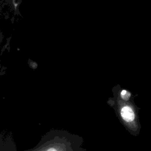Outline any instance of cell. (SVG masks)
Returning a JSON list of instances; mask_svg holds the SVG:
<instances>
[{"label": "cell", "instance_id": "cell-1", "mask_svg": "<svg viewBox=\"0 0 151 151\" xmlns=\"http://www.w3.org/2000/svg\"><path fill=\"white\" fill-rule=\"evenodd\" d=\"M122 118L126 122H130L134 120V114L132 109L129 106H124L121 110Z\"/></svg>", "mask_w": 151, "mask_h": 151}, {"label": "cell", "instance_id": "cell-2", "mask_svg": "<svg viewBox=\"0 0 151 151\" xmlns=\"http://www.w3.org/2000/svg\"><path fill=\"white\" fill-rule=\"evenodd\" d=\"M121 96H122V98L124 100H127L130 98V94L129 92L127 91L126 90H123L121 92Z\"/></svg>", "mask_w": 151, "mask_h": 151}, {"label": "cell", "instance_id": "cell-3", "mask_svg": "<svg viewBox=\"0 0 151 151\" xmlns=\"http://www.w3.org/2000/svg\"><path fill=\"white\" fill-rule=\"evenodd\" d=\"M48 151H56V150H54V149H50V150H48Z\"/></svg>", "mask_w": 151, "mask_h": 151}]
</instances>
